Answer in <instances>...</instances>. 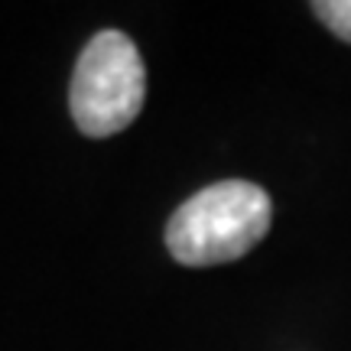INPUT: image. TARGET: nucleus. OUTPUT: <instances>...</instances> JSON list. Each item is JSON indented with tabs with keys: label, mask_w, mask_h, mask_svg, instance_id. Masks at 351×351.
<instances>
[{
	"label": "nucleus",
	"mask_w": 351,
	"mask_h": 351,
	"mask_svg": "<svg viewBox=\"0 0 351 351\" xmlns=\"http://www.w3.org/2000/svg\"><path fill=\"white\" fill-rule=\"evenodd\" d=\"M270 221V195L247 179H228L179 205L166 225V247L186 267L231 263L261 244Z\"/></svg>",
	"instance_id": "nucleus-1"
},
{
	"label": "nucleus",
	"mask_w": 351,
	"mask_h": 351,
	"mask_svg": "<svg viewBox=\"0 0 351 351\" xmlns=\"http://www.w3.org/2000/svg\"><path fill=\"white\" fill-rule=\"evenodd\" d=\"M313 10L335 36L351 43V0H319L313 3Z\"/></svg>",
	"instance_id": "nucleus-3"
},
{
	"label": "nucleus",
	"mask_w": 351,
	"mask_h": 351,
	"mask_svg": "<svg viewBox=\"0 0 351 351\" xmlns=\"http://www.w3.org/2000/svg\"><path fill=\"white\" fill-rule=\"evenodd\" d=\"M147 101V65L134 39L104 29L78 56L72 75V117L85 137H114L134 124Z\"/></svg>",
	"instance_id": "nucleus-2"
}]
</instances>
